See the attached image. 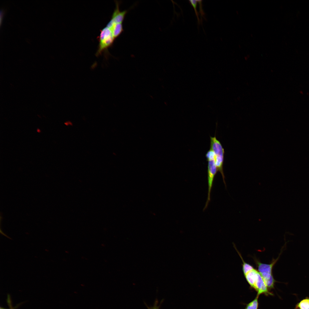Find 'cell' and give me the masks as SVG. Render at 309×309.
I'll use <instances>...</instances> for the list:
<instances>
[{
	"label": "cell",
	"instance_id": "6da1fadb",
	"mask_svg": "<svg viewBox=\"0 0 309 309\" xmlns=\"http://www.w3.org/2000/svg\"><path fill=\"white\" fill-rule=\"evenodd\" d=\"M98 39L99 43L95 55L98 57L104 53L107 59L110 55L108 49L112 46L115 40L111 30L106 26L100 30Z\"/></svg>",
	"mask_w": 309,
	"mask_h": 309
},
{
	"label": "cell",
	"instance_id": "7a4b0ae2",
	"mask_svg": "<svg viewBox=\"0 0 309 309\" xmlns=\"http://www.w3.org/2000/svg\"><path fill=\"white\" fill-rule=\"evenodd\" d=\"M210 148L214 154V160L217 171L221 174L223 182L226 187L225 176L223 171V164L224 159V150L220 142L218 140L215 135L214 137L210 136Z\"/></svg>",
	"mask_w": 309,
	"mask_h": 309
},
{
	"label": "cell",
	"instance_id": "3957f363",
	"mask_svg": "<svg viewBox=\"0 0 309 309\" xmlns=\"http://www.w3.org/2000/svg\"><path fill=\"white\" fill-rule=\"evenodd\" d=\"M205 156L208 161V192L207 199L203 210L207 208L210 201L211 190L215 177L217 171L214 160V154L213 151L210 148L206 153Z\"/></svg>",
	"mask_w": 309,
	"mask_h": 309
},
{
	"label": "cell",
	"instance_id": "277c9868",
	"mask_svg": "<svg viewBox=\"0 0 309 309\" xmlns=\"http://www.w3.org/2000/svg\"><path fill=\"white\" fill-rule=\"evenodd\" d=\"M282 251L277 258L276 259H273L271 263L270 264L262 263L256 258H254L258 268V270L266 285L271 284L275 281V279L273 275V269L274 265L278 260L282 251Z\"/></svg>",
	"mask_w": 309,
	"mask_h": 309
},
{
	"label": "cell",
	"instance_id": "5b68a950",
	"mask_svg": "<svg viewBox=\"0 0 309 309\" xmlns=\"http://www.w3.org/2000/svg\"><path fill=\"white\" fill-rule=\"evenodd\" d=\"M115 2V8L109 21L112 23H122L128 10L120 11L119 9L120 2L117 1Z\"/></svg>",
	"mask_w": 309,
	"mask_h": 309
},
{
	"label": "cell",
	"instance_id": "8992f818",
	"mask_svg": "<svg viewBox=\"0 0 309 309\" xmlns=\"http://www.w3.org/2000/svg\"><path fill=\"white\" fill-rule=\"evenodd\" d=\"M259 274L258 270L254 268L244 275L247 283L252 288H254Z\"/></svg>",
	"mask_w": 309,
	"mask_h": 309
},
{
	"label": "cell",
	"instance_id": "52a82bcc",
	"mask_svg": "<svg viewBox=\"0 0 309 309\" xmlns=\"http://www.w3.org/2000/svg\"><path fill=\"white\" fill-rule=\"evenodd\" d=\"M110 29L116 39L124 31L122 23H113Z\"/></svg>",
	"mask_w": 309,
	"mask_h": 309
},
{
	"label": "cell",
	"instance_id": "ba28073f",
	"mask_svg": "<svg viewBox=\"0 0 309 309\" xmlns=\"http://www.w3.org/2000/svg\"><path fill=\"white\" fill-rule=\"evenodd\" d=\"M234 247L237 252L238 253V254L239 255L240 257L241 258L242 262H243L242 266V271L244 274V275H245L247 274L249 272L253 269L254 268L250 264H248L244 261L243 260L241 254L237 250L235 246L234 245Z\"/></svg>",
	"mask_w": 309,
	"mask_h": 309
},
{
	"label": "cell",
	"instance_id": "9c48e42d",
	"mask_svg": "<svg viewBox=\"0 0 309 309\" xmlns=\"http://www.w3.org/2000/svg\"><path fill=\"white\" fill-rule=\"evenodd\" d=\"M294 309H309V297H307L298 303Z\"/></svg>",
	"mask_w": 309,
	"mask_h": 309
},
{
	"label": "cell",
	"instance_id": "30bf717a",
	"mask_svg": "<svg viewBox=\"0 0 309 309\" xmlns=\"http://www.w3.org/2000/svg\"><path fill=\"white\" fill-rule=\"evenodd\" d=\"M259 295L257 294L254 299L247 304L245 309H258L259 306L258 299Z\"/></svg>",
	"mask_w": 309,
	"mask_h": 309
},
{
	"label": "cell",
	"instance_id": "8fae6325",
	"mask_svg": "<svg viewBox=\"0 0 309 309\" xmlns=\"http://www.w3.org/2000/svg\"><path fill=\"white\" fill-rule=\"evenodd\" d=\"M189 1L191 5L193 6L197 18L198 23L199 24L200 21L199 18V14L197 10V6L198 2L197 0H189Z\"/></svg>",
	"mask_w": 309,
	"mask_h": 309
},
{
	"label": "cell",
	"instance_id": "7c38bea8",
	"mask_svg": "<svg viewBox=\"0 0 309 309\" xmlns=\"http://www.w3.org/2000/svg\"><path fill=\"white\" fill-rule=\"evenodd\" d=\"M158 302L157 300H156L154 302V306L152 307H149L146 305L148 309H159L160 305H158Z\"/></svg>",
	"mask_w": 309,
	"mask_h": 309
},
{
	"label": "cell",
	"instance_id": "4fadbf2b",
	"mask_svg": "<svg viewBox=\"0 0 309 309\" xmlns=\"http://www.w3.org/2000/svg\"><path fill=\"white\" fill-rule=\"evenodd\" d=\"M197 2H198V3H199V10H200L199 12H200V13L201 14V16H202V17H204V16H204V15H205V13H204V12L203 11V9H202V0H197Z\"/></svg>",
	"mask_w": 309,
	"mask_h": 309
},
{
	"label": "cell",
	"instance_id": "5bb4252c",
	"mask_svg": "<svg viewBox=\"0 0 309 309\" xmlns=\"http://www.w3.org/2000/svg\"><path fill=\"white\" fill-rule=\"evenodd\" d=\"M4 13V11L2 9H1V11H0V24H1V21H2V19L3 17V16Z\"/></svg>",
	"mask_w": 309,
	"mask_h": 309
},
{
	"label": "cell",
	"instance_id": "9a60e30c",
	"mask_svg": "<svg viewBox=\"0 0 309 309\" xmlns=\"http://www.w3.org/2000/svg\"><path fill=\"white\" fill-rule=\"evenodd\" d=\"M97 64L96 63L94 64L91 66V68L92 69H94L96 66Z\"/></svg>",
	"mask_w": 309,
	"mask_h": 309
},
{
	"label": "cell",
	"instance_id": "2e32d148",
	"mask_svg": "<svg viewBox=\"0 0 309 309\" xmlns=\"http://www.w3.org/2000/svg\"><path fill=\"white\" fill-rule=\"evenodd\" d=\"M12 309H13V308H12Z\"/></svg>",
	"mask_w": 309,
	"mask_h": 309
}]
</instances>
